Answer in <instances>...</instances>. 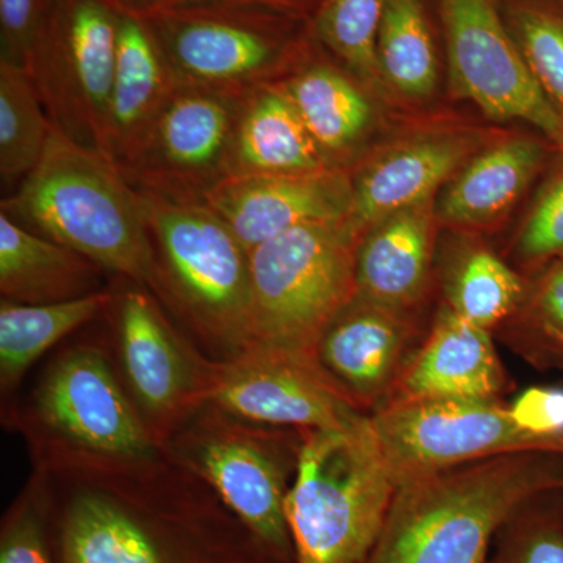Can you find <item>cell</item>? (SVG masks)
I'll list each match as a JSON object with an SVG mask.
<instances>
[{"mask_svg": "<svg viewBox=\"0 0 563 563\" xmlns=\"http://www.w3.org/2000/svg\"><path fill=\"white\" fill-rule=\"evenodd\" d=\"M52 122L27 69L0 62V174L24 180L38 165Z\"/></svg>", "mask_w": 563, "mask_h": 563, "instance_id": "29", "label": "cell"}, {"mask_svg": "<svg viewBox=\"0 0 563 563\" xmlns=\"http://www.w3.org/2000/svg\"><path fill=\"white\" fill-rule=\"evenodd\" d=\"M442 287L444 306L490 332L518 312L529 290L517 269L481 244L463 247L451 258Z\"/></svg>", "mask_w": 563, "mask_h": 563, "instance_id": "28", "label": "cell"}, {"mask_svg": "<svg viewBox=\"0 0 563 563\" xmlns=\"http://www.w3.org/2000/svg\"><path fill=\"white\" fill-rule=\"evenodd\" d=\"M244 98L179 85L125 179L158 195L203 199L229 177Z\"/></svg>", "mask_w": 563, "mask_h": 563, "instance_id": "15", "label": "cell"}, {"mask_svg": "<svg viewBox=\"0 0 563 563\" xmlns=\"http://www.w3.org/2000/svg\"><path fill=\"white\" fill-rule=\"evenodd\" d=\"M384 88L407 101H426L440 77L439 47L426 0H387L376 46Z\"/></svg>", "mask_w": 563, "mask_h": 563, "instance_id": "27", "label": "cell"}, {"mask_svg": "<svg viewBox=\"0 0 563 563\" xmlns=\"http://www.w3.org/2000/svg\"><path fill=\"white\" fill-rule=\"evenodd\" d=\"M448 80L455 99L496 121H523L563 151V121L540 91L499 0H437Z\"/></svg>", "mask_w": 563, "mask_h": 563, "instance_id": "12", "label": "cell"}, {"mask_svg": "<svg viewBox=\"0 0 563 563\" xmlns=\"http://www.w3.org/2000/svg\"><path fill=\"white\" fill-rule=\"evenodd\" d=\"M99 268L79 252L29 231L0 211V292L20 303L70 301L91 295Z\"/></svg>", "mask_w": 563, "mask_h": 563, "instance_id": "25", "label": "cell"}, {"mask_svg": "<svg viewBox=\"0 0 563 563\" xmlns=\"http://www.w3.org/2000/svg\"><path fill=\"white\" fill-rule=\"evenodd\" d=\"M207 402L239 420L292 431H333L366 417L310 358L251 344L214 366Z\"/></svg>", "mask_w": 563, "mask_h": 563, "instance_id": "13", "label": "cell"}, {"mask_svg": "<svg viewBox=\"0 0 563 563\" xmlns=\"http://www.w3.org/2000/svg\"><path fill=\"white\" fill-rule=\"evenodd\" d=\"M542 141L518 135L485 144L435 199L439 224L485 229L506 217L547 162Z\"/></svg>", "mask_w": 563, "mask_h": 563, "instance_id": "23", "label": "cell"}, {"mask_svg": "<svg viewBox=\"0 0 563 563\" xmlns=\"http://www.w3.org/2000/svg\"><path fill=\"white\" fill-rule=\"evenodd\" d=\"M252 424L206 402L163 443L243 525L274 562L296 563L285 501L302 435Z\"/></svg>", "mask_w": 563, "mask_h": 563, "instance_id": "7", "label": "cell"}, {"mask_svg": "<svg viewBox=\"0 0 563 563\" xmlns=\"http://www.w3.org/2000/svg\"><path fill=\"white\" fill-rule=\"evenodd\" d=\"M2 211L106 272L158 291V266L140 196L103 152L52 124L46 151Z\"/></svg>", "mask_w": 563, "mask_h": 563, "instance_id": "3", "label": "cell"}, {"mask_svg": "<svg viewBox=\"0 0 563 563\" xmlns=\"http://www.w3.org/2000/svg\"><path fill=\"white\" fill-rule=\"evenodd\" d=\"M562 490L521 507L499 529L485 563H563Z\"/></svg>", "mask_w": 563, "mask_h": 563, "instance_id": "33", "label": "cell"}, {"mask_svg": "<svg viewBox=\"0 0 563 563\" xmlns=\"http://www.w3.org/2000/svg\"><path fill=\"white\" fill-rule=\"evenodd\" d=\"M361 236L346 218L299 225L252 250L251 344L314 362L321 332L355 296Z\"/></svg>", "mask_w": 563, "mask_h": 563, "instance_id": "9", "label": "cell"}, {"mask_svg": "<svg viewBox=\"0 0 563 563\" xmlns=\"http://www.w3.org/2000/svg\"><path fill=\"white\" fill-rule=\"evenodd\" d=\"M133 187V185H132ZM135 188L158 266V292L224 352L251 344V255L228 222L199 198Z\"/></svg>", "mask_w": 563, "mask_h": 563, "instance_id": "6", "label": "cell"}, {"mask_svg": "<svg viewBox=\"0 0 563 563\" xmlns=\"http://www.w3.org/2000/svg\"><path fill=\"white\" fill-rule=\"evenodd\" d=\"M562 507H563V490H562Z\"/></svg>", "mask_w": 563, "mask_h": 563, "instance_id": "39", "label": "cell"}, {"mask_svg": "<svg viewBox=\"0 0 563 563\" xmlns=\"http://www.w3.org/2000/svg\"><path fill=\"white\" fill-rule=\"evenodd\" d=\"M266 563H277V562H266Z\"/></svg>", "mask_w": 563, "mask_h": 563, "instance_id": "41", "label": "cell"}, {"mask_svg": "<svg viewBox=\"0 0 563 563\" xmlns=\"http://www.w3.org/2000/svg\"><path fill=\"white\" fill-rule=\"evenodd\" d=\"M31 413L55 463L84 474H144L165 451L96 346L73 347L52 363Z\"/></svg>", "mask_w": 563, "mask_h": 563, "instance_id": "8", "label": "cell"}, {"mask_svg": "<svg viewBox=\"0 0 563 563\" xmlns=\"http://www.w3.org/2000/svg\"><path fill=\"white\" fill-rule=\"evenodd\" d=\"M484 146L483 133L463 128L424 129L395 141L352 174L347 220L363 233L388 214L433 201Z\"/></svg>", "mask_w": 563, "mask_h": 563, "instance_id": "17", "label": "cell"}, {"mask_svg": "<svg viewBox=\"0 0 563 563\" xmlns=\"http://www.w3.org/2000/svg\"><path fill=\"white\" fill-rule=\"evenodd\" d=\"M313 51L298 69L279 81L307 131L331 169L350 172V165L376 128V107L368 88L339 62Z\"/></svg>", "mask_w": 563, "mask_h": 563, "instance_id": "22", "label": "cell"}, {"mask_svg": "<svg viewBox=\"0 0 563 563\" xmlns=\"http://www.w3.org/2000/svg\"><path fill=\"white\" fill-rule=\"evenodd\" d=\"M102 2L109 3L111 9L120 11V13L144 16L154 11L174 9V7L188 5V3L207 2V0H102ZM246 2L263 3V5L274 7V9L312 20L321 0H246Z\"/></svg>", "mask_w": 563, "mask_h": 563, "instance_id": "38", "label": "cell"}, {"mask_svg": "<svg viewBox=\"0 0 563 563\" xmlns=\"http://www.w3.org/2000/svg\"><path fill=\"white\" fill-rule=\"evenodd\" d=\"M563 488V454L523 451L399 484L366 563H485L521 507Z\"/></svg>", "mask_w": 563, "mask_h": 563, "instance_id": "2", "label": "cell"}, {"mask_svg": "<svg viewBox=\"0 0 563 563\" xmlns=\"http://www.w3.org/2000/svg\"><path fill=\"white\" fill-rule=\"evenodd\" d=\"M499 329L506 331L504 342L529 365L563 369V261L529 285L518 312Z\"/></svg>", "mask_w": 563, "mask_h": 563, "instance_id": "32", "label": "cell"}, {"mask_svg": "<svg viewBox=\"0 0 563 563\" xmlns=\"http://www.w3.org/2000/svg\"><path fill=\"white\" fill-rule=\"evenodd\" d=\"M177 88L179 84L143 20L118 11L107 155L122 174L139 158Z\"/></svg>", "mask_w": 563, "mask_h": 563, "instance_id": "21", "label": "cell"}, {"mask_svg": "<svg viewBox=\"0 0 563 563\" xmlns=\"http://www.w3.org/2000/svg\"><path fill=\"white\" fill-rule=\"evenodd\" d=\"M122 374L136 409L158 442L207 402L217 363L202 361L174 331L151 295L114 298Z\"/></svg>", "mask_w": 563, "mask_h": 563, "instance_id": "14", "label": "cell"}, {"mask_svg": "<svg viewBox=\"0 0 563 563\" xmlns=\"http://www.w3.org/2000/svg\"><path fill=\"white\" fill-rule=\"evenodd\" d=\"M203 201L228 222L250 252L282 233L346 220L352 201V174L325 169L280 176H233L203 195Z\"/></svg>", "mask_w": 563, "mask_h": 563, "instance_id": "18", "label": "cell"}, {"mask_svg": "<svg viewBox=\"0 0 563 563\" xmlns=\"http://www.w3.org/2000/svg\"><path fill=\"white\" fill-rule=\"evenodd\" d=\"M55 0H0V62L31 68Z\"/></svg>", "mask_w": 563, "mask_h": 563, "instance_id": "36", "label": "cell"}, {"mask_svg": "<svg viewBox=\"0 0 563 563\" xmlns=\"http://www.w3.org/2000/svg\"><path fill=\"white\" fill-rule=\"evenodd\" d=\"M533 80L563 121V5L558 0H499Z\"/></svg>", "mask_w": 563, "mask_h": 563, "instance_id": "31", "label": "cell"}, {"mask_svg": "<svg viewBox=\"0 0 563 563\" xmlns=\"http://www.w3.org/2000/svg\"><path fill=\"white\" fill-rule=\"evenodd\" d=\"M514 255L526 269L563 261V151L517 233Z\"/></svg>", "mask_w": 563, "mask_h": 563, "instance_id": "35", "label": "cell"}, {"mask_svg": "<svg viewBox=\"0 0 563 563\" xmlns=\"http://www.w3.org/2000/svg\"><path fill=\"white\" fill-rule=\"evenodd\" d=\"M387 0H321L310 29L312 38L369 91L385 90L376 46Z\"/></svg>", "mask_w": 563, "mask_h": 563, "instance_id": "30", "label": "cell"}, {"mask_svg": "<svg viewBox=\"0 0 563 563\" xmlns=\"http://www.w3.org/2000/svg\"><path fill=\"white\" fill-rule=\"evenodd\" d=\"M140 18L180 87L244 96L287 79L314 47L310 18L246 0H207Z\"/></svg>", "mask_w": 563, "mask_h": 563, "instance_id": "5", "label": "cell"}, {"mask_svg": "<svg viewBox=\"0 0 563 563\" xmlns=\"http://www.w3.org/2000/svg\"><path fill=\"white\" fill-rule=\"evenodd\" d=\"M514 421L533 435L563 439V390L531 387L509 406Z\"/></svg>", "mask_w": 563, "mask_h": 563, "instance_id": "37", "label": "cell"}, {"mask_svg": "<svg viewBox=\"0 0 563 563\" xmlns=\"http://www.w3.org/2000/svg\"><path fill=\"white\" fill-rule=\"evenodd\" d=\"M114 303L98 290L70 301L52 303L0 302V385L11 391L44 352L87 324Z\"/></svg>", "mask_w": 563, "mask_h": 563, "instance_id": "26", "label": "cell"}, {"mask_svg": "<svg viewBox=\"0 0 563 563\" xmlns=\"http://www.w3.org/2000/svg\"><path fill=\"white\" fill-rule=\"evenodd\" d=\"M492 335L442 303L387 404L429 398L501 401L510 379Z\"/></svg>", "mask_w": 563, "mask_h": 563, "instance_id": "19", "label": "cell"}, {"mask_svg": "<svg viewBox=\"0 0 563 563\" xmlns=\"http://www.w3.org/2000/svg\"><path fill=\"white\" fill-rule=\"evenodd\" d=\"M51 520L55 563L274 562L217 496L154 479H74Z\"/></svg>", "mask_w": 563, "mask_h": 563, "instance_id": "1", "label": "cell"}, {"mask_svg": "<svg viewBox=\"0 0 563 563\" xmlns=\"http://www.w3.org/2000/svg\"><path fill=\"white\" fill-rule=\"evenodd\" d=\"M396 488L369 415L351 428L302 432L285 501L296 563H366Z\"/></svg>", "mask_w": 563, "mask_h": 563, "instance_id": "4", "label": "cell"}, {"mask_svg": "<svg viewBox=\"0 0 563 563\" xmlns=\"http://www.w3.org/2000/svg\"><path fill=\"white\" fill-rule=\"evenodd\" d=\"M329 168L280 84L247 92L233 133L229 177L310 174Z\"/></svg>", "mask_w": 563, "mask_h": 563, "instance_id": "24", "label": "cell"}, {"mask_svg": "<svg viewBox=\"0 0 563 563\" xmlns=\"http://www.w3.org/2000/svg\"><path fill=\"white\" fill-rule=\"evenodd\" d=\"M424 333L415 314L354 296L325 325L314 363L361 412L387 404Z\"/></svg>", "mask_w": 563, "mask_h": 563, "instance_id": "16", "label": "cell"}, {"mask_svg": "<svg viewBox=\"0 0 563 563\" xmlns=\"http://www.w3.org/2000/svg\"><path fill=\"white\" fill-rule=\"evenodd\" d=\"M437 224L433 199L369 225L355 251V296L417 314L431 285Z\"/></svg>", "mask_w": 563, "mask_h": 563, "instance_id": "20", "label": "cell"}, {"mask_svg": "<svg viewBox=\"0 0 563 563\" xmlns=\"http://www.w3.org/2000/svg\"><path fill=\"white\" fill-rule=\"evenodd\" d=\"M51 517V487L35 477L3 517L0 563H55Z\"/></svg>", "mask_w": 563, "mask_h": 563, "instance_id": "34", "label": "cell"}, {"mask_svg": "<svg viewBox=\"0 0 563 563\" xmlns=\"http://www.w3.org/2000/svg\"><path fill=\"white\" fill-rule=\"evenodd\" d=\"M117 31L109 3L55 0L29 68L52 124L106 155Z\"/></svg>", "mask_w": 563, "mask_h": 563, "instance_id": "10", "label": "cell"}, {"mask_svg": "<svg viewBox=\"0 0 563 563\" xmlns=\"http://www.w3.org/2000/svg\"><path fill=\"white\" fill-rule=\"evenodd\" d=\"M396 484L463 463L523 451L563 454V439L526 432L501 401L429 398L369 413Z\"/></svg>", "mask_w": 563, "mask_h": 563, "instance_id": "11", "label": "cell"}, {"mask_svg": "<svg viewBox=\"0 0 563 563\" xmlns=\"http://www.w3.org/2000/svg\"><path fill=\"white\" fill-rule=\"evenodd\" d=\"M558 2H561V3H562V5H563V0H558Z\"/></svg>", "mask_w": 563, "mask_h": 563, "instance_id": "40", "label": "cell"}]
</instances>
